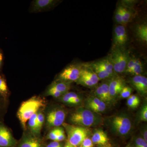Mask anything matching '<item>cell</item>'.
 Returning a JSON list of instances; mask_svg holds the SVG:
<instances>
[{"mask_svg":"<svg viewBox=\"0 0 147 147\" xmlns=\"http://www.w3.org/2000/svg\"><path fill=\"white\" fill-rule=\"evenodd\" d=\"M37 113H35L30 118L28 121V125L32 132L34 134H37L36 129V117Z\"/></svg>","mask_w":147,"mask_h":147,"instance_id":"23","label":"cell"},{"mask_svg":"<svg viewBox=\"0 0 147 147\" xmlns=\"http://www.w3.org/2000/svg\"><path fill=\"white\" fill-rule=\"evenodd\" d=\"M91 139L94 144L99 146L106 144L109 141L107 134L100 129L95 131Z\"/></svg>","mask_w":147,"mask_h":147,"instance_id":"16","label":"cell"},{"mask_svg":"<svg viewBox=\"0 0 147 147\" xmlns=\"http://www.w3.org/2000/svg\"><path fill=\"white\" fill-rule=\"evenodd\" d=\"M127 147H131V146H127Z\"/></svg>","mask_w":147,"mask_h":147,"instance_id":"43","label":"cell"},{"mask_svg":"<svg viewBox=\"0 0 147 147\" xmlns=\"http://www.w3.org/2000/svg\"><path fill=\"white\" fill-rule=\"evenodd\" d=\"M132 88L128 86H125L121 91L120 95L122 98H128L131 95Z\"/></svg>","mask_w":147,"mask_h":147,"instance_id":"25","label":"cell"},{"mask_svg":"<svg viewBox=\"0 0 147 147\" xmlns=\"http://www.w3.org/2000/svg\"><path fill=\"white\" fill-rule=\"evenodd\" d=\"M126 86L123 78L119 76H115L108 82V88L111 99L113 100L120 93L121 91Z\"/></svg>","mask_w":147,"mask_h":147,"instance_id":"7","label":"cell"},{"mask_svg":"<svg viewBox=\"0 0 147 147\" xmlns=\"http://www.w3.org/2000/svg\"><path fill=\"white\" fill-rule=\"evenodd\" d=\"M144 70L143 64L139 59H136L135 64L132 69L127 72L129 74L136 76L141 75Z\"/></svg>","mask_w":147,"mask_h":147,"instance_id":"20","label":"cell"},{"mask_svg":"<svg viewBox=\"0 0 147 147\" xmlns=\"http://www.w3.org/2000/svg\"><path fill=\"white\" fill-rule=\"evenodd\" d=\"M82 101V98L80 96H79L78 97L71 99V104L78 105V104H80Z\"/></svg>","mask_w":147,"mask_h":147,"instance_id":"37","label":"cell"},{"mask_svg":"<svg viewBox=\"0 0 147 147\" xmlns=\"http://www.w3.org/2000/svg\"><path fill=\"white\" fill-rule=\"evenodd\" d=\"M99 116L86 108H80L71 114L70 121L74 125L90 127L100 122Z\"/></svg>","mask_w":147,"mask_h":147,"instance_id":"1","label":"cell"},{"mask_svg":"<svg viewBox=\"0 0 147 147\" xmlns=\"http://www.w3.org/2000/svg\"><path fill=\"white\" fill-rule=\"evenodd\" d=\"M95 94L96 97L102 100L103 102H105V98H104V96H103V93H102V88H101L100 85L97 87L96 88V89L95 91Z\"/></svg>","mask_w":147,"mask_h":147,"instance_id":"29","label":"cell"},{"mask_svg":"<svg viewBox=\"0 0 147 147\" xmlns=\"http://www.w3.org/2000/svg\"><path fill=\"white\" fill-rule=\"evenodd\" d=\"M94 144L91 139L87 137L82 142L80 147H93Z\"/></svg>","mask_w":147,"mask_h":147,"instance_id":"31","label":"cell"},{"mask_svg":"<svg viewBox=\"0 0 147 147\" xmlns=\"http://www.w3.org/2000/svg\"><path fill=\"white\" fill-rule=\"evenodd\" d=\"M69 83L58 81L55 82L52 84L50 87L59 92L63 94L67 92L69 89Z\"/></svg>","mask_w":147,"mask_h":147,"instance_id":"19","label":"cell"},{"mask_svg":"<svg viewBox=\"0 0 147 147\" xmlns=\"http://www.w3.org/2000/svg\"><path fill=\"white\" fill-rule=\"evenodd\" d=\"M110 125L113 131L120 136H125L131 130V122L128 116L120 115L110 119Z\"/></svg>","mask_w":147,"mask_h":147,"instance_id":"5","label":"cell"},{"mask_svg":"<svg viewBox=\"0 0 147 147\" xmlns=\"http://www.w3.org/2000/svg\"><path fill=\"white\" fill-rule=\"evenodd\" d=\"M43 106V100L37 97H32L24 101L18 109L17 116L22 126L25 128L27 121L35 113Z\"/></svg>","mask_w":147,"mask_h":147,"instance_id":"2","label":"cell"},{"mask_svg":"<svg viewBox=\"0 0 147 147\" xmlns=\"http://www.w3.org/2000/svg\"><path fill=\"white\" fill-rule=\"evenodd\" d=\"M137 37L145 42H147V25L146 23L139 24L136 28Z\"/></svg>","mask_w":147,"mask_h":147,"instance_id":"18","label":"cell"},{"mask_svg":"<svg viewBox=\"0 0 147 147\" xmlns=\"http://www.w3.org/2000/svg\"><path fill=\"white\" fill-rule=\"evenodd\" d=\"M18 147H42L40 141L34 136L28 135L21 140Z\"/></svg>","mask_w":147,"mask_h":147,"instance_id":"15","label":"cell"},{"mask_svg":"<svg viewBox=\"0 0 147 147\" xmlns=\"http://www.w3.org/2000/svg\"><path fill=\"white\" fill-rule=\"evenodd\" d=\"M3 61V55L2 53L0 51V68L1 67Z\"/></svg>","mask_w":147,"mask_h":147,"instance_id":"39","label":"cell"},{"mask_svg":"<svg viewBox=\"0 0 147 147\" xmlns=\"http://www.w3.org/2000/svg\"><path fill=\"white\" fill-rule=\"evenodd\" d=\"M115 19L116 22L120 25H123V24L122 17L120 7L119 6L116 10L115 14Z\"/></svg>","mask_w":147,"mask_h":147,"instance_id":"28","label":"cell"},{"mask_svg":"<svg viewBox=\"0 0 147 147\" xmlns=\"http://www.w3.org/2000/svg\"><path fill=\"white\" fill-rule=\"evenodd\" d=\"M82 65L72 64L67 67L58 76V81L67 83L76 82L80 76Z\"/></svg>","mask_w":147,"mask_h":147,"instance_id":"6","label":"cell"},{"mask_svg":"<svg viewBox=\"0 0 147 147\" xmlns=\"http://www.w3.org/2000/svg\"><path fill=\"white\" fill-rule=\"evenodd\" d=\"M58 1L55 0H35L32 3L31 11L34 12H41L53 8Z\"/></svg>","mask_w":147,"mask_h":147,"instance_id":"12","label":"cell"},{"mask_svg":"<svg viewBox=\"0 0 147 147\" xmlns=\"http://www.w3.org/2000/svg\"><path fill=\"white\" fill-rule=\"evenodd\" d=\"M65 118V113L63 110L57 109L53 110L47 115V123L50 126H60L63 123Z\"/></svg>","mask_w":147,"mask_h":147,"instance_id":"10","label":"cell"},{"mask_svg":"<svg viewBox=\"0 0 147 147\" xmlns=\"http://www.w3.org/2000/svg\"><path fill=\"white\" fill-rule=\"evenodd\" d=\"M102 88V93L105 98V103L113 101L110 97L108 88V82H104L100 85Z\"/></svg>","mask_w":147,"mask_h":147,"instance_id":"21","label":"cell"},{"mask_svg":"<svg viewBox=\"0 0 147 147\" xmlns=\"http://www.w3.org/2000/svg\"><path fill=\"white\" fill-rule=\"evenodd\" d=\"M16 141L8 129L0 123V147H15Z\"/></svg>","mask_w":147,"mask_h":147,"instance_id":"9","label":"cell"},{"mask_svg":"<svg viewBox=\"0 0 147 147\" xmlns=\"http://www.w3.org/2000/svg\"><path fill=\"white\" fill-rule=\"evenodd\" d=\"M130 98H131V100H133L134 102L135 103H137L138 105L140 104V100L139 99V98L137 96L135 95H131L130 96H129Z\"/></svg>","mask_w":147,"mask_h":147,"instance_id":"38","label":"cell"},{"mask_svg":"<svg viewBox=\"0 0 147 147\" xmlns=\"http://www.w3.org/2000/svg\"><path fill=\"white\" fill-rule=\"evenodd\" d=\"M113 147L112 146V145L110 144H109V143H108V144H106L104 145H100V146H98V147Z\"/></svg>","mask_w":147,"mask_h":147,"instance_id":"40","label":"cell"},{"mask_svg":"<svg viewBox=\"0 0 147 147\" xmlns=\"http://www.w3.org/2000/svg\"><path fill=\"white\" fill-rule=\"evenodd\" d=\"M127 105L129 108H136L139 106L138 104L135 103L133 100H131L129 97L127 98Z\"/></svg>","mask_w":147,"mask_h":147,"instance_id":"36","label":"cell"},{"mask_svg":"<svg viewBox=\"0 0 147 147\" xmlns=\"http://www.w3.org/2000/svg\"><path fill=\"white\" fill-rule=\"evenodd\" d=\"M44 121V115L41 113H37L36 119V129L37 133H39L40 129L42 128Z\"/></svg>","mask_w":147,"mask_h":147,"instance_id":"24","label":"cell"},{"mask_svg":"<svg viewBox=\"0 0 147 147\" xmlns=\"http://www.w3.org/2000/svg\"><path fill=\"white\" fill-rule=\"evenodd\" d=\"M47 94L55 98H58L60 97L62 95V94L57 91L56 90L54 89L53 88L50 87L49 89L47 91Z\"/></svg>","mask_w":147,"mask_h":147,"instance_id":"34","label":"cell"},{"mask_svg":"<svg viewBox=\"0 0 147 147\" xmlns=\"http://www.w3.org/2000/svg\"><path fill=\"white\" fill-rule=\"evenodd\" d=\"M109 57L113 64L115 73L125 72L130 57L128 52L124 47H113Z\"/></svg>","mask_w":147,"mask_h":147,"instance_id":"3","label":"cell"},{"mask_svg":"<svg viewBox=\"0 0 147 147\" xmlns=\"http://www.w3.org/2000/svg\"><path fill=\"white\" fill-rule=\"evenodd\" d=\"M7 92V86L5 80L0 76V92L6 94Z\"/></svg>","mask_w":147,"mask_h":147,"instance_id":"27","label":"cell"},{"mask_svg":"<svg viewBox=\"0 0 147 147\" xmlns=\"http://www.w3.org/2000/svg\"><path fill=\"white\" fill-rule=\"evenodd\" d=\"M128 40L127 33L123 25H120L115 27L114 29V47H124Z\"/></svg>","mask_w":147,"mask_h":147,"instance_id":"8","label":"cell"},{"mask_svg":"<svg viewBox=\"0 0 147 147\" xmlns=\"http://www.w3.org/2000/svg\"><path fill=\"white\" fill-rule=\"evenodd\" d=\"M135 147H147V142H145L143 138L139 137L135 141Z\"/></svg>","mask_w":147,"mask_h":147,"instance_id":"32","label":"cell"},{"mask_svg":"<svg viewBox=\"0 0 147 147\" xmlns=\"http://www.w3.org/2000/svg\"><path fill=\"white\" fill-rule=\"evenodd\" d=\"M65 139V132L62 128H59V133L57 137L56 142H60L63 141Z\"/></svg>","mask_w":147,"mask_h":147,"instance_id":"35","label":"cell"},{"mask_svg":"<svg viewBox=\"0 0 147 147\" xmlns=\"http://www.w3.org/2000/svg\"><path fill=\"white\" fill-rule=\"evenodd\" d=\"M140 119L143 121H147V106L146 104L144 105L140 114Z\"/></svg>","mask_w":147,"mask_h":147,"instance_id":"30","label":"cell"},{"mask_svg":"<svg viewBox=\"0 0 147 147\" xmlns=\"http://www.w3.org/2000/svg\"><path fill=\"white\" fill-rule=\"evenodd\" d=\"M59 128H56L50 131V133L47 135V138L53 141H56L57 137L59 133Z\"/></svg>","mask_w":147,"mask_h":147,"instance_id":"26","label":"cell"},{"mask_svg":"<svg viewBox=\"0 0 147 147\" xmlns=\"http://www.w3.org/2000/svg\"><path fill=\"white\" fill-rule=\"evenodd\" d=\"M64 147H74L73 146H71V144H69L68 142L66 143Z\"/></svg>","mask_w":147,"mask_h":147,"instance_id":"41","label":"cell"},{"mask_svg":"<svg viewBox=\"0 0 147 147\" xmlns=\"http://www.w3.org/2000/svg\"><path fill=\"white\" fill-rule=\"evenodd\" d=\"M46 147H53L52 146H51V145L50 144H49L47 145V146H46Z\"/></svg>","mask_w":147,"mask_h":147,"instance_id":"42","label":"cell"},{"mask_svg":"<svg viewBox=\"0 0 147 147\" xmlns=\"http://www.w3.org/2000/svg\"><path fill=\"white\" fill-rule=\"evenodd\" d=\"M93 63L97 66L107 71L112 76H115L116 73L114 71L113 64L109 56Z\"/></svg>","mask_w":147,"mask_h":147,"instance_id":"14","label":"cell"},{"mask_svg":"<svg viewBox=\"0 0 147 147\" xmlns=\"http://www.w3.org/2000/svg\"><path fill=\"white\" fill-rule=\"evenodd\" d=\"M137 58L134 57H130L129 60L127 65L126 68L125 69V73H127L129 71H130L134 66Z\"/></svg>","mask_w":147,"mask_h":147,"instance_id":"33","label":"cell"},{"mask_svg":"<svg viewBox=\"0 0 147 147\" xmlns=\"http://www.w3.org/2000/svg\"><path fill=\"white\" fill-rule=\"evenodd\" d=\"M120 7L122 17L123 24H125L129 22L131 19V11L128 9L123 6Z\"/></svg>","mask_w":147,"mask_h":147,"instance_id":"22","label":"cell"},{"mask_svg":"<svg viewBox=\"0 0 147 147\" xmlns=\"http://www.w3.org/2000/svg\"><path fill=\"white\" fill-rule=\"evenodd\" d=\"M67 134V142L74 147H80L85 138L88 137V131L86 127L63 124Z\"/></svg>","mask_w":147,"mask_h":147,"instance_id":"4","label":"cell"},{"mask_svg":"<svg viewBox=\"0 0 147 147\" xmlns=\"http://www.w3.org/2000/svg\"><path fill=\"white\" fill-rule=\"evenodd\" d=\"M92 70L96 74L99 80L102 79H111L113 76L110 75L107 71L102 69L99 67L95 65L93 63L89 64Z\"/></svg>","mask_w":147,"mask_h":147,"instance_id":"17","label":"cell"},{"mask_svg":"<svg viewBox=\"0 0 147 147\" xmlns=\"http://www.w3.org/2000/svg\"><path fill=\"white\" fill-rule=\"evenodd\" d=\"M129 82L139 94L145 96L147 94V78L142 75L134 76L129 79Z\"/></svg>","mask_w":147,"mask_h":147,"instance_id":"11","label":"cell"},{"mask_svg":"<svg viewBox=\"0 0 147 147\" xmlns=\"http://www.w3.org/2000/svg\"><path fill=\"white\" fill-rule=\"evenodd\" d=\"M80 76L90 80L94 84V86L96 85L100 81L89 64L82 65Z\"/></svg>","mask_w":147,"mask_h":147,"instance_id":"13","label":"cell"}]
</instances>
